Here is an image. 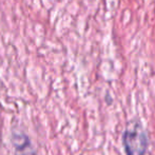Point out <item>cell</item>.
<instances>
[{"label":"cell","instance_id":"obj_1","mask_svg":"<svg viewBox=\"0 0 155 155\" xmlns=\"http://www.w3.org/2000/svg\"><path fill=\"white\" fill-rule=\"evenodd\" d=\"M124 143L128 155H143L147 147V139L140 129L132 128L124 133Z\"/></svg>","mask_w":155,"mask_h":155},{"label":"cell","instance_id":"obj_2","mask_svg":"<svg viewBox=\"0 0 155 155\" xmlns=\"http://www.w3.org/2000/svg\"><path fill=\"white\" fill-rule=\"evenodd\" d=\"M15 155H37L30 137L22 131H13L11 135Z\"/></svg>","mask_w":155,"mask_h":155}]
</instances>
